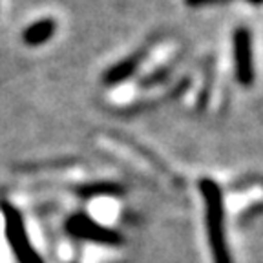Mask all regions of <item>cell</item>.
Listing matches in <instances>:
<instances>
[{
  "label": "cell",
  "instance_id": "9",
  "mask_svg": "<svg viewBox=\"0 0 263 263\" xmlns=\"http://www.w3.org/2000/svg\"><path fill=\"white\" fill-rule=\"evenodd\" d=\"M249 2H252V4H259L261 0H249Z\"/></svg>",
  "mask_w": 263,
  "mask_h": 263
},
{
  "label": "cell",
  "instance_id": "1",
  "mask_svg": "<svg viewBox=\"0 0 263 263\" xmlns=\"http://www.w3.org/2000/svg\"><path fill=\"white\" fill-rule=\"evenodd\" d=\"M199 189L206 203V227L212 256L216 263H230V256L225 241V216H223V196L219 186L212 179H203Z\"/></svg>",
  "mask_w": 263,
  "mask_h": 263
},
{
  "label": "cell",
  "instance_id": "2",
  "mask_svg": "<svg viewBox=\"0 0 263 263\" xmlns=\"http://www.w3.org/2000/svg\"><path fill=\"white\" fill-rule=\"evenodd\" d=\"M4 218H6V236L11 245L13 252L21 263H42L39 254L35 252L33 245L26 236L24 221L21 212L9 205H4Z\"/></svg>",
  "mask_w": 263,
  "mask_h": 263
},
{
  "label": "cell",
  "instance_id": "7",
  "mask_svg": "<svg viewBox=\"0 0 263 263\" xmlns=\"http://www.w3.org/2000/svg\"><path fill=\"white\" fill-rule=\"evenodd\" d=\"M119 192V186L110 185V183H103V185H95V186H86L84 194L88 196H93V194H117Z\"/></svg>",
  "mask_w": 263,
  "mask_h": 263
},
{
  "label": "cell",
  "instance_id": "4",
  "mask_svg": "<svg viewBox=\"0 0 263 263\" xmlns=\"http://www.w3.org/2000/svg\"><path fill=\"white\" fill-rule=\"evenodd\" d=\"M66 229L71 236H77L82 239H90V241H97V243H119L121 236L114 230L106 229V227L95 223L91 218L86 216H73V218L68 219L66 223Z\"/></svg>",
  "mask_w": 263,
  "mask_h": 263
},
{
  "label": "cell",
  "instance_id": "6",
  "mask_svg": "<svg viewBox=\"0 0 263 263\" xmlns=\"http://www.w3.org/2000/svg\"><path fill=\"white\" fill-rule=\"evenodd\" d=\"M137 64H139V59L132 57L126 61L119 62V64L111 66L110 70L104 75V82L106 84H117V82H123L124 79H128L130 75H134V71L137 70Z\"/></svg>",
  "mask_w": 263,
  "mask_h": 263
},
{
  "label": "cell",
  "instance_id": "8",
  "mask_svg": "<svg viewBox=\"0 0 263 263\" xmlns=\"http://www.w3.org/2000/svg\"><path fill=\"white\" fill-rule=\"evenodd\" d=\"M210 2H218V0H186L189 6H203V4H210Z\"/></svg>",
  "mask_w": 263,
  "mask_h": 263
},
{
  "label": "cell",
  "instance_id": "3",
  "mask_svg": "<svg viewBox=\"0 0 263 263\" xmlns=\"http://www.w3.org/2000/svg\"><path fill=\"white\" fill-rule=\"evenodd\" d=\"M234 61H236V77L241 84L251 86L254 81V64H252V41L251 33L245 28L236 29L234 37Z\"/></svg>",
  "mask_w": 263,
  "mask_h": 263
},
{
  "label": "cell",
  "instance_id": "5",
  "mask_svg": "<svg viewBox=\"0 0 263 263\" xmlns=\"http://www.w3.org/2000/svg\"><path fill=\"white\" fill-rule=\"evenodd\" d=\"M53 33H55V22L51 18H42V21L26 28L22 39H24V42L28 46H39L48 42L49 39L53 37Z\"/></svg>",
  "mask_w": 263,
  "mask_h": 263
}]
</instances>
